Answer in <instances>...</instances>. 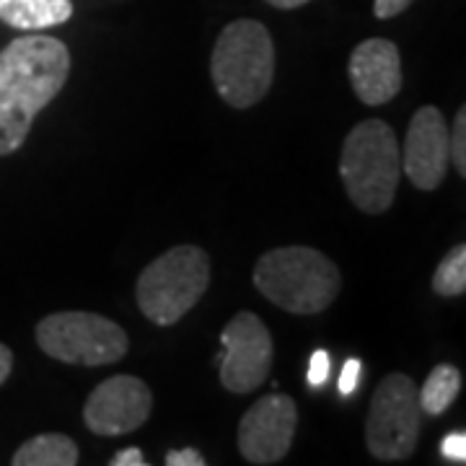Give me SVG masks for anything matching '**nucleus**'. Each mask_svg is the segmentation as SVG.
<instances>
[{
	"label": "nucleus",
	"mask_w": 466,
	"mask_h": 466,
	"mask_svg": "<svg viewBox=\"0 0 466 466\" xmlns=\"http://www.w3.org/2000/svg\"><path fill=\"white\" fill-rule=\"evenodd\" d=\"M67 73L70 52L55 36H18L0 52V156L26 143L34 119L63 91Z\"/></svg>",
	"instance_id": "obj_1"
},
{
	"label": "nucleus",
	"mask_w": 466,
	"mask_h": 466,
	"mask_svg": "<svg viewBox=\"0 0 466 466\" xmlns=\"http://www.w3.org/2000/svg\"><path fill=\"white\" fill-rule=\"evenodd\" d=\"M254 285L288 314H321L339 296L342 275L329 257L311 247H278L259 257Z\"/></svg>",
	"instance_id": "obj_2"
},
{
	"label": "nucleus",
	"mask_w": 466,
	"mask_h": 466,
	"mask_svg": "<svg viewBox=\"0 0 466 466\" xmlns=\"http://www.w3.org/2000/svg\"><path fill=\"white\" fill-rule=\"evenodd\" d=\"M339 177L350 202L368 216L386 213L401 177V148L383 119H363L345 137Z\"/></svg>",
	"instance_id": "obj_3"
},
{
	"label": "nucleus",
	"mask_w": 466,
	"mask_h": 466,
	"mask_svg": "<svg viewBox=\"0 0 466 466\" xmlns=\"http://www.w3.org/2000/svg\"><path fill=\"white\" fill-rule=\"evenodd\" d=\"M210 73L220 99L251 109L265 99L275 78V45L262 21L236 18L218 36Z\"/></svg>",
	"instance_id": "obj_4"
},
{
	"label": "nucleus",
	"mask_w": 466,
	"mask_h": 466,
	"mask_svg": "<svg viewBox=\"0 0 466 466\" xmlns=\"http://www.w3.org/2000/svg\"><path fill=\"white\" fill-rule=\"evenodd\" d=\"M210 285V257L192 244L174 247L153 259L137 278V309L158 327H174L187 317Z\"/></svg>",
	"instance_id": "obj_5"
},
{
	"label": "nucleus",
	"mask_w": 466,
	"mask_h": 466,
	"mask_svg": "<svg viewBox=\"0 0 466 466\" xmlns=\"http://www.w3.org/2000/svg\"><path fill=\"white\" fill-rule=\"evenodd\" d=\"M36 345L67 366L99 368L119 363L130 339L112 319L91 311H57L36 324Z\"/></svg>",
	"instance_id": "obj_6"
},
{
	"label": "nucleus",
	"mask_w": 466,
	"mask_h": 466,
	"mask_svg": "<svg viewBox=\"0 0 466 466\" xmlns=\"http://www.w3.org/2000/svg\"><path fill=\"white\" fill-rule=\"evenodd\" d=\"M420 401L415 381L404 373L386 376L370 401L366 420L368 453L379 461H404L417 449Z\"/></svg>",
	"instance_id": "obj_7"
},
{
	"label": "nucleus",
	"mask_w": 466,
	"mask_h": 466,
	"mask_svg": "<svg viewBox=\"0 0 466 466\" xmlns=\"http://www.w3.org/2000/svg\"><path fill=\"white\" fill-rule=\"evenodd\" d=\"M220 383L231 394L257 391L269 376L272 368V337L265 321L251 314L238 311L220 332Z\"/></svg>",
	"instance_id": "obj_8"
},
{
	"label": "nucleus",
	"mask_w": 466,
	"mask_h": 466,
	"mask_svg": "<svg viewBox=\"0 0 466 466\" xmlns=\"http://www.w3.org/2000/svg\"><path fill=\"white\" fill-rule=\"evenodd\" d=\"M153 394L137 376H112L101 381L84 404V422L94 435L116 438L135 433L148 422Z\"/></svg>",
	"instance_id": "obj_9"
},
{
	"label": "nucleus",
	"mask_w": 466,
	"mask_h": 466,
	"mask_svg": "<svg viewBox=\"0 0 466 466\" xmlns=\"http://www.w3.org/2000/svg\"><path fill=\"white\" fill-rule=\"evenodd\" d=\"M299 407L288 394H267L249 407L238 425V451L257 466L278 464L290 451Z\"/></svg>",
	"instance_id": "obj_10"
},
{
	"label": "nucleus",
	"mask_w": 466,
	"mask_h": 466,
	"mask_svg": "<svg viewBox=\"0 0 466 466\" xmlns=\"http://www.w3.org/2000/svg\"><path fill=\"white\" fill-rule=\"evenodd\" d=\"M451 167L449 122L435 106H422L407 130L401 150V171L422 192L441 187Z\"/></svg>",
	"instance_id": "obj_11"
},
{
	"label": "nucleus",
	"mask_w": 466,
	"mask_h": 466,
	"mask_svg": "<svg viewBox=\"0 0 466 466\" xmlns=\"http://www.w3.org/2000/svg\"><path fill=\"white\" fill-rule=\"evenodd\" d=\"M348 76L355 96L368 106H381L401 88V57L394 42L366 39L360 42L348 63Z\"/></svg>",
	"instance_id": "obj_12"
},
{
	"label": "nucleus",
	"mask_w": 466,
	"mask_h": 466,
	"mask_svg": "<svg viewBox=\"0 0 466 466\" xmlns=\"http://www.w3.org/2000/svg\"><path fill=\"white\" fill-rule=\"evenodd\" d=\"M73 16V0H0V21L18 32H42Z\"/></svg>",
	"instance_id": "obj_13"
},
{
	"label": "nucleus",
	"mask_w": 466,
	"mask_h": 466,
	"mask_svg": "<svg viewBox=\"0 0 466 466\" xmlns=\"http://www.w3.org/2000/svg\"><path fill=\"white\" fill-rule=\"evenodd\" d=\"M81 459L73 438L63 433H42L29 438L16 449L14 466H76Z\"/></svg>",
	"instance_id": "obj_14"
},
{
	"label": "nucleus",
	"mask_w": 466,
	"mask_h": 466,
	"mask_svg": "<svg viewBox=\"0 0 466 466\" xmlns=\"http://www.w3.org/2000/svg\"><path fill=\"white\" fill-rule=\"evenodd\" d=\"M459 391H461V373H459V368L451 366V363L435 366L431 370V376L422 383V389L417 391V401H420L422 415H443L451 404L456 401Z\"/></svg>",
	"instance_id": "obj_15"
},
{
	"label": "nucleus",
	"mask_w": 466,
	"mask_h": 466,
	"mask_svg": "<svg viewBox=\"0 0 466 466\" xmlns=\"http://www.w3.org/2000/svg\"><path fill=\"white\" fill-rule=\"evenodd\" d=\"M433 290L443 299H456L466 293V247L459 244L441 259L433 275Z\"/></svg>",
	"instance_id": "obj_16"
},
{
	"label": "nucleus",
	"mask_w": 466,
	"mask_h": 466,
	"mask_svg": "<svg viewBox=\"0 0 466 466\" xmlns=\"http://www.w3.org/2000/svg\"><path fill=\"white\" fill-rule=\"evenodd\" d=\"M449 146H451V161L456 164L459 177H466V109L461 106L456 112L453 127H449Z\"/></svg>",
	"instance_id": "obj_17"
},
{
	"label": "nucleus",
	"mask_w": 466,
	"mask_h": 466,
	"mask_svg": "<svg viewBox=\"0 0 466 466\" xmlns=\"http://www.w3.org/2000/svg\"><path fill=\"white\" fill-rule=\"evenodd\" d=\"M329 368H332V360H329V355L324 352V350H317L314 355H311V363H309V383L311 386H324L327 379H329Z\"/></svg>",
	"instance_id": "obj_18"
},
{
	"label": "nucleus",
	"mask_w": 466,
	"mask_h": 466,
	"mask_svg": "<svg viewBox=\"0 0 466 466\" xmlns=\"http://www.w3.org/2000/svg\"><path fill=\"white\" fill-rule=\"evenodd\" d=\"M441 453L443 459L456 461V464H464L466 461V435L464 433H449L441 443Z\"/></svg>",
	"instance_id": "obj_19"
},
{
	"label": "nucleus",
	"mask_w": 466,
	"mask_h": 466,
	"mask_svg": "<svg viewBox=\"0 0 466 466\" xmlns=\"http://www.w3.org/2000/svg\"><path fill=\"white\" fill-rule=\"evenodd\" d=\"M358 381H360V360H348L345 363V368H342V373H339V394L342 397H350L355 389H358Z\"/></svg>",
	"instance_id": "obj_20"
},
{
	"label": "nucleus",
	"mask_w": 466,
	"mask_h": 466,
	"mask_svg": "<svg viewBox=\"0 0 466 466\" xmlns=\"http://www.w3.org/2000/svg\"><path fill=\"white\" fill-rule=\"evenodd\" d=\"M412 5V0H373V14L376 18H394L404 14Z\"/></svg>",
	"instance_id": "obj_21"
},
{
	"label": "nucleus",
	"mask_w": 466,
	"mask_h": 466,
	"mask_svg": "<svg viewBox=\"0 0 466 466\" xmlns=\"http://www.w3.org/2000/svg\"><path fill=\"white\" fill-rule=\"evenodd\" d=\"M168 466H205V456L195 449L182 451H168L167 453Z\"/></svg>",
	"instance_id": "obj_22"
},
{
	"label": "nucleus",
	"mask_w": 466,
	"mask_h": 466,
	"mask_svg": "<svg viewBox=\"0 0 466 466\" xmlns=\"http://www.w3.org/2000/svg\"><path fill=\"white\" fill-rule=\"evenodd\" d=\"M112 466H146V456H143V451L140 449H125L116 453L115 459L109 461Z\"/></svg>",
	"instance_id": "obj_23"
},
{
	"label": "nucleus",
	"mask_w": 466,
	"mask_h": 466,
	"mask_svg": "<svg viewBox=\"0 0 466 466\" xmlns=\"http://www.w3.org/2000/svg\"><path fill=\"white\" fill-rule=\"evenodd\" d=\"M11 370H14V352H11L8 345L0 342V386L8 381Z\"/></svg>",
	"instance_id": "obj_24"
},
{
	"label": "nucleus",
	"mask_w": 466,
	"mask_h": 466,
	"mask_svg": "<svg viewBox=\"0 0 466 466\" xmlns=\"http://www.w3.org/2000/svg\"><path fill=\"white\" fill-rule=\"evenodd\" d=\"M267 3L275 5V8H280V11H293V8H300V5L311 3V0H267Z\"/></svg>",
	"instance_id": "obj_25"
}]
</instances>
